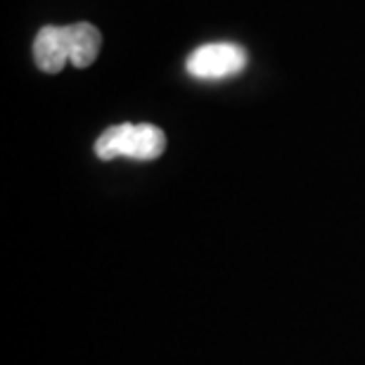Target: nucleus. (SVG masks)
<instances>
[{
    "mask_svg": "<svg viewBox=\"0 0 365 365\" xmlns=\"http://www.w3.org/2000/svg\"><path fill=\"white\" fill-rule=\"evenodd\" d=\"M166 150V135L159 126L152 123H119V126L107 128L105 133L95 143V155L100 159H116V157H130V159H150L162 157Z\"/></svg>",
    "mask_w": 365,
    "mask_h": 365,
    "instance_id": "f03ea898",
    "label": "nucleus"
},
{
    "mask_svg": "<svg viewBox=\"0 0 365 365\" xmlns=\"http://www.w3.org/2000/svg\"><path fill=\"white\" fill-rule=\"evenodd\" d=\"M102 34L88 21L69 26H43L34 41L36 67L46 74H57L71 62L78 69L91 67L100 55Z\"/></svg>",
    "mask_w": 365,
    "mask_h": 365,
    "instance_id": "f257e3e1",
    "label": "nucleus"
},
{
    "mask_svg": "<svg viewBox=\"0 0 365 365\" xmlns=\"http://www.w3.org/2000/svg\"><path fill=\"white\" fill-rule=\"evenodd\" d=\"M247 64L245 48L237 43H209L187 57V71L195 78H225L240 74Z\"/></svg>",
    "mask_w": 365,
    "mask_h": 365,
    "instance_id": "7ed1b4c3",
    "label": "nucleus"
}]
</instances>
